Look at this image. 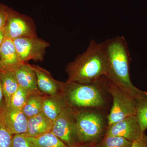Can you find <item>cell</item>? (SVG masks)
Segmentation results:
<instances>
[{"instance_id": "6da1fadb", "label": "cell", "mask_w": 147, "mask_h": 147, "mask_svg": "<svg viewBox=\"0 0 147 147\" xmlns=\"http://www.w3.org/2000/svg\"><path fill=\"white\" fill-rule=\"evenodd\" d=\"M107 69L104 43L93 39L85 52L78 55L74 61L67 65L65 71L68 78L66 82L81 84L96 83L106 77Z\"/></svg>"}, {"instance_id": "7a4b0ae2", "label": "cell", "mask_w": 147, "mask_h": 147, "mask_svg": "<svg viewBox=\"0 0 147 147\" xmlns=\"http://www.w3.org/2000/svg\"><path fill=\"white\" fill-rule=\"evenodd\" d=\"M103 42L108 61L106 78L135 98L141 90L132 84L130 79L131 58L125 38L117 36Z\"/></svg>"}, {"instance_id": "3957f363", "label": "cell", "mask_w": 147, "mask_h": 147, "mask_svg": "<svg viewBox=\"0 0 147 147\" xmlns=\"http://www.w3.org/2000/svg\"><path fill=\"white\" fill-rule=\"evenodd\" d=\"M105 78L90 84L66 82L64 96L67 105L75 110L78 108L98 109L104 107L106 102L102 88Z\"/></svg>"}, {"instance_id": "277c9868", "label": "cell", "mask_w": 147, "mask_h": 147, "mask_svg": "<svg viewBox=\"0 0 147 147\" xmlns=\"http://www.w3.org/2000/svg\"><path fill=\"white\" fill-rule=\"evenodd\" d=\"M74 110L78 144L95 145L106 132L107 128L105 117L101 113L94 110Z\"/></svg>"}, {"instance_id": "5b68a950", "label": "cell", "mask_w": 147, "mask_h": 147, "mask_svg": "<svg viewBox=\"0 0 147 147\" xmlns=\"http://www.w3.org/2000/svg\"><path fill=\"white\" fill-rule=\"evenodd\" d=\"M106 85L113 99V105L107 117L108 127L129 116L136 115L134 98L107 78Z\"/></svg>"}, {"instance_id": "8992f818", "label": "cell", "mask_w": 147, "mask_h": 147, "mask_svg": "<svg viewBox=\"0 0 147 147\" xmlns=\"http://www.w3.org/2000/svg\"><path fill=\"white\" fill-rule=\"evenodd\" d=\"M6 38L12 40L37 36L35 24L29 16L9 8V15L3 30Z\"/></svg>"}, {"instance_id": "52a82bcc", "label": "cell", "mask_w": 147, "mask_h": 147, "mask_svg": "<svg viewBox=\"0 0 147 147\" xmlns=\"http://www.w3.org/2000/svg\"><path fill=\"white\" fill-rule=\"evenodd\" d=\"M51 132L69 147L78 146L76 133L75 110L67 106L54 122Z\"/></svg>"}, {"instance_id": "ba28073f", "label": "cell", "mask_w": 147, "mask_h": 147, "mask_svg": "<svg viewBox=\"0 0 147 147\" xmlns=\"http://www.w3.org/2000/svg\"><path fill=\"white\" fill-rule=\"evenodd\" d=\"M13 41L18 57L26 63L31 60L42 61L45 50L50 45L48 42L37 36L20 38Z\"/></svg>"}, {"instance_id": "9c48e42d", "label": "cell", "mask_w": 147, "mask_h": 147, "mask_svg": "<svg viewBox=\"0 0 147 147\" xmlns=\"http://www.w3.org/2000/svg\"><path fill=\"white\" fill-rule=\"evenodd\" d=\"M144 133L137 116L134 115L108 127L105 135L123 137L132 142L140 139Z\"/></svg>"}, {"instance_id": "30bf717a", "label": "cell", "mask_w": 147, "mask_h": 147, "mask_svg": "<svg viewBox=\"0 0 147 147\" xmlns=\"http://www.w3.org/2000/svg\"><path fill=\"white\" fill-rule=\"evenodd\" d=\"M28 119L22 110L5 106L0 112V123L12 134H26Z\"/></svg>"}, {"instance_id": "8fae6325", "label": "cell", "mask_w": 147, "mask_h": 147, "mask_svg": "<svg viewBox=\"0 0 147 147\" xmlns=\"http://www.w3.org/2000/svg\"><path fill=\"white\" fill-rule=\"evenodd\" d=\"M32 66L36 73L38 87L41 92L51 96L64 94L65 82L55 80L49 71L39 66L32 65Z\"/></svg>"}, {"instance_id": "7c38bea8", "label": "cell", "mask_w": 147, "mask_h": 147, "mask_svg": "<svg viewBox=\"0 0 147 147\" xmlns=\"http://www.w3.org/2000/svg\"><path fill=\"white\" fill-rule=\"evenodd\" d=\"M1 52L2 70L15 71L21 65L26 63L18 57L12 40L5 37L1 45Z\"/></svg>"}, {"instance_id": "4fadbf2b", "label": "cell", "mask_w": 147, "mask_h": 147, "mask_svg": "<svg viewBox=\"0 0 147 147\" xmlns=\"http://www.w3.org/2000/svg\"><path fill=\"white\" fill-rule=\"evenodd\" d=\"M15 72L19 86L26 90L29 94H43L38 87L36 73L32 65L24 64Z\"/></svg>"}, {"instance_id": "5bb4252c", "label": "cell", "mask_w": 147, "mask_h": 147, "mask_svg": "<svg viewBox=\"0 0 147 147\" xmlns=\"http://www.w3.org/2000/svg\"><path fill=\"white\" fill-rule=\"evenodd\" d=\"M67 105L64 96H51L45 95L42 102V112L53 122Z\"/></svg>"}, {"instance_id": "9a60e30c", "label": "cell", "mask_w": 147, "mask_h": 147, "mask_svg": "<svg viewBox=\"0 0 147 147\" xmlns=\"http://www.w3.org/2000/svg\"><path fill=\"white\" fill-rule=\"evenodd\" d=\"M54 122L41 113L29 118L28 130L25 134L29 137H36L50 132L53 128Z\"/></svg>"}, {"instance_id": "2e32d148", "label": "cell", "mask_w": 147, "mask_h": 147, "mask_svg": "<svg viewBox=\"0 0 147 147\" xmlns=\"http://www.w3.org/2000/svg\"><path fill=\"white\" fill-rule=\"evenodd\" d=\"M0 79L4 97L5 104V106H9L12 95L19 86L15 71L1 70L0 71Z\"/></svg>"}, {"instance_id": "e0dca14e", "label": "cell", "mask_w": 147, "mask_h": 147, "mask_svg": "<svg viewBox=\"0 0 147 147\" xmlns=\"http://www.w3.org/2000/svg\"><path fill=\"white\" fill-rule=\"evenodd\" d=\"M28 139L32 147H69L51 131Z\"/></svg>"}, {"instance_id": "ac0fdd59", "label": "cell", "mask_w": 147, "mask_h": 147, "mask_svg": "<svg viewBox=\"0 0 147 147\" xmlns=\"http://www.w3.org/2000/svg\"><path fill=\"white\" fill-rule=\"evenodd\" d=\"M136 114L143 133L147 129V92L141 90L134 98Z\"/></svg>"}, {"instance_id": "d6986e66", "label": "cell", "mask_w": 147, "mask_h": 147, "mask_svg": "<svg viewBox=\"0 0 147 147\" xmlns=\"http://www.w3.org/2000/svg\"><path fill=\"white\" fill-rule=\"evenodd\" d=\"M45 94H30L22 111L28 119L42 113V102Z\"/></svg>"}, {"instance_id": "ffe728a7", "label": "cell", "mask_w": 147, "mask_h": 147, "mask_svg": "<svg viewBox=\"0 0 147 147\" xmlns=\"http://www.w3.org/2000/svg\"><path fill=\"white\" fill-rule=\"evenodd\" d=\"M132 142L123 137L104 135L94 147H129Z\"/></svg>"}, {"instance_id": "44dd1931", "label": "cell", "mask_w": 147, "mask_h": 147, "mask_svg": "<svg viewBox=\"0 0 147 147\" xmlns=\"http://www.w3.org/2000/svg\"><path fill=\"white\" fill-rule=\"evenodd\" d=\"M30 94L26 90L19 86L11 99L9 107L22 110L26 103Z\"/></svg>"}, {"instance_id": "7402d4cb", "label": "cell", "mask_w": 147, "mask_h": 147, "mask_svg": "<svg viewBox=\"0 0 147 147\" xmlns=\"http://www.w3.org/2000/svg\"><path fill=\"white\" fill-rule=\"evenodd\" d=\"M13 135L0 123V147H11Z\"/></svg>"}, {"instance_id": "603a6c76", "label": "cell", "mask_w": 147, "mask_h": 147, "mask_svg": "<svg viewBox=\"0 0 147 147\" xmlns=\"http://www.w3.org/2000/svg\"><path fill=\"white\" fill-rule=\"evenodd\" d=\"M11 147H32L28 136L25 134L13 135Z\"/></svg>"}, {"instance_id": "cb8c5ba5", "label": "cell", "mask_w": 147, "mask_h": 147, "mask_svg": "<svg viewBox=\"0 0 147 147\" xmlns=\"http://www.w3.org/2000/svg\"><path fill=\"white\" fill-rule=\"evenodd\" d=\"M9 8L0 3V30L3 31L5 26L8 17Z\"/></svg>"}, {"instance_id": "d4e9b609", "label": "cell", "mask_w": 147, "mask_h": 147, "mask_svg": "<svg viewBox=\"0 0 147 147\" xmlns=\"http://www.w3.org/2000/svg\"><path fill=\"white\" fill-rule=\"evenodd\" d=\"M129 147H147V136L145 133L140 139L132 142Z\"/></svg>"}, {"instance_id": "484cf974", "label": "cell", "mask_w": 147, "mask_h": 147, "mask_svg": "<svg viewBox=\"0 0 147 147\" xmlns=\"http://www.w3.org/2000/svg\"><path fill=\"white\" fill-rule=\"evenodd\" d=\"M5 106V104L4 97L1 82L0 79V112L2 110Z\"/></svg>"}, {"instance_id": "4316f807", "label": "cell", "mask_w": 147, "mask_h": 147, "mask_svg": "<svg viewBox=\"0 0 147 147\" xmlns=\"http://www.w3.org/2000/svg\"><path fill=\"white\" fill-rule=\"evenodd\" d=\"M94 145L93 144H79L74 147H94Z\"/></svg>"}, {"instance_id": "83f0119b", "label": "cell", "mask_w": 147, "mask_h": 147, "mask_svg": "<svg viewBox=\"0 0 147 147\" xmlns=\"http://www.w3.org/2000/svg\"><path fill=\"white\" fill-rule=\"evenodd\" d=\"M5 38V36L4 34L1 35H0V46L2 45L4 40Z\"/></svg>"}, {"instance_id": "f1b7e54d", "label": "cell", "mask_w": 147, "mask_h": 147, "mask_svg": "<svg viewBox=\"0 0 147 147\" xmlns=\"http://www.w3.org/2000/svg\"><path fill=\"white\" fill-rule=\"evenodd\" d=\"M2 70V66L1 61V46H0V71Z\"/></svg>"}, {"instance_id": "f546056e", "label": "cell", "mask_w": 147, "mask_h": 147, "mask_svg": "<svg viewBox=\"0 0 147 147\" xmlns=\"http://www.w3.org/2000/svg\"><path fill=\"white\" fill-rule=\"evenodd\" d=\"M4 32L3 30H0V35L3 34Z\"/></svg>"}]
</instances>
